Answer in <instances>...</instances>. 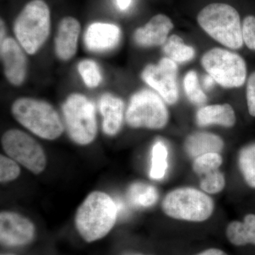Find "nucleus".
Returning <instances> with one entry per match:
<instances>
[{"instance_id":"9b49d317","label":"nucleus","mask_w":255,"mask_h":255,"mask_svg":"<svg viewBox=\"0 0 255 255\" xmlns=\"http://www.w3.org/2000/svg\"><path fill=\"white\" fill-rule=\"evenodd\" d=\"M35 228L29 220L10 211L0 214V240L1 244L9 247L26 246L31 243Z\"/></svg>"},{"instance_id":"bb28decb","label":"nucleus","mask_w":255,"mask_h":255,"mask_svg":"<svg viewBox=\"0 0 255 255\" xmlns=\"http://www.w3.org/2000/svg\"><path fill=\"white\" fill-rule=\"evenodd\" d=\"M78 71L85 85L90 88L99 86L102 78L100 68L95 61L84 60L78 65Z\"/></svg>"},{"instance_id":"423d86ee","label":"nucleus","mask_w":255,"mask_h":255,"mask_svg":"<svg viewBox=\"0 0 255 255\" xmlns=\"http://www.w3.org/2000/svg\"><path fill=\"white\" fill-rule=\"evenodd\" d=\"M65 126L70 137L80 145H87L95 140L97 132L95 107L84 95L73 94L63 106Z\"/></svg>"},{"instance_id":"5701e85b","label":"nucleus","mask_w":255,"mask_h":255,"mask_svg":"<svg viewBox=\"0 0 255 255\" xmlns=\"http://www.w3.org/2000/svg\"><path fill=\"white\" fill-rule=\"evenodd\" d=\"M164 52L168 58L175 63H183L194 58L195 50L191 46H186L183 40L177 35L169 37L164 46Z\"/></svg>"},{"instance_id":"4468645a","label":"nucleus","mask_w":255,"mask_h":255,"mask_svg":"<svg viewBox=\"0 0 255 255\" xmlns=\"http://www.w3.org/2000/svg\"><path fill=\"white\" fill-rule=\"evenodd\" d=\"M121 38V30L112 23H94L87 28L85 34V46L94 52L113 49Z\"/></svg>"},{"instance_id":"6e6552de","label":"nucleus","mask_w":255,"mask_h":255,"mask_svg":"<svg viewBox=\"0 0 255 255\" xmlns=\"http://www.w3.org/2000/svg\"><path fill=\"white\" fill-rule=\"evenodd\" d=\"M201 64L209 75L222 87H239L246 82V62L237 53L214 48L204 55Z\"/></svg>"},{"instance_id":"473e14b6","label":"nucleus","mask_w":255,"mask_h":255,"mask_svg":"<svg viewBox=\"0 0 255 255\" xmlns=\"http://www.w3.org/2000/svg\"><path fill=\"white\" fill-rule=\"evenodd\" d=\"M132 0H117V6L121 10H126L130 6Z\"/></svg>"},{"instance_id":"f03ea898","label":"nucleus","mask_w":255,"mask_h":255,"mask_svg":"<svg viewBox=\"0 0 255 255\" xmlns=\"http://www.w3.org/2000/svg\"><path fill=\"white\" fill-rule=\"evenodd\" d=\"M13 116L37 136L55 140L62 135L64 126L56 110L44 101L20 98L11 107Z\"/></svg>"},{"instance_id":"393cba45","label":"nucleus","mask_w":255,"mask_h":255,"mask_svg":"<svg viewBox=\"0 0 255 255\" xmlns=\"http://www.w3.org/2000/svg\"><path fill=\"white\" fill-rule=\"evenodd\" d=\"M186 95L190 102L196 105H203L207 101L205 94L201 89L199 79L196 72L189 71L184 80Z\"/></svg>"},{"instance_id":"a878e982","label":"nucleus","mask_w":255,"mask_h":255,"mask_svg":"<svg viewBox=\"0 0 255 255\" xmlns=\"http://www.w3.org/2000/svg\"><path fill=\"white\" fill-rule=\"evenodd\" d=\"M200 177L201 189L207 194H219L226 187V177L219 169Z\"/></svg>"},{"instance_id":"f257e3e1","label":"nucleus","mask_w":255,"mask_h":255,"mask_svg":"<svg viewBox=\"0 0 255 255\" xmlns=\"http://www.w3.org/2000/svg\"><path fill=\"white\" fill-rule=\"evenodd\" d=\"M119 207L108 194L93 191L78 208L75 226L81 237L92 243L105 237L117 222Z\"/></svg>"},{"instance_id":"f704fd0d","label":"nucleus","mask_w":255,"mask_h":255,"mask_svg":"<svg viewBox=\"0 0 255 255\" xmlns=\"http://www.w3.org/2000/svg\"><path fill=\"white\" fill-rule=\"evenodd\" d=\"M126 255H142V254H128Z\"/></svg>"},{"instance_id":"7c9ffc66","label":"nucleus","mask_w":255,"mask_h":255,"mask_svg":"<svg viewBox=\"0 0 255 255\" xmlns=\"http://www.w3.org/2000/svg\"><path fill=\"white\" fill-rule=\"evenodd\" d=\"M194 255H229L226 251L217 248H210Z\"/></svg>"},{"instance_id":"f8f14e48","label":"nucleus","mask_w":255,"mask_h":255,"mask_svg":"<svg viewBox=\"0 0 255 255\" xmlns=\"http://www.w3.org/2000/svg\"><path fill=\"white\" fill-rule=\"evenodd\" d=\"M1 58L5 76L12 85H21L26 75V58L23 48L11 38L1 42Z\"/></svg>"},{"instance_id":"aec40b11","label":"nucleus","mask_w":255,"mask_h":255,"mask_svg":"<svg viewBox=\"0 0 255 255\" xmlns=\"http://www.w3.org/2000/svg\"><path fill=\"white\" fill-rule=\"evenodd\" d=\"M128 199L132 206L137 208H148L155 205L159 194L154 186L144 182H135L128 189Z\"/></svg>"},{"instance_id":"72a5a7b5","label":"nucleus","mask_w":255,"mask_h":255,"mask_svg":"<svg viewBox=\"0 0 255 255\" xmlns=\"http://www.w3.org/2000/svg\"><path fill=\"white\" fill-rule=\"evenodd\" d=\"M5 27L4 23L3 22L2 20L1 21V42H2L5 39Z\"/></svg>"},{"instance_id":"412c9836","label":"nucleus","mask_w":255,"mask_h":255,"mask_svg":"<svg viewBox=\"0 0 255 255\" xmlns=\"http://www.w3.org/2000/svg\"><path fill=\"white\" fill-rule=\"evenodd\" d=\"M168 148L162 140H157L151 150L150 177L155 180H161L165 177L168 168Z\"/></svg>"},{"instance_id":"dca6fc26","label":"nucleus","mask_w":255,"mask_h":255,"mask_svg":"<svg viewBox=\"0 0 255 255\" xmlns=\"http://www.w3.org/2000/svg\"><path fill=\"white\" fill-rule=\"evenodd\" d=\"M100 110L103 117L104 132L110 136L118 133L123 123V100L110 94H105L101 97Z\"/></svg>"},{"instance_id":"39448f33","label":"nucleus","mask_w":255,"mask_h":255,"mask_svg":"<svg viewBox=\"0 0 255 255\" xmlns=\"http://www.w3.org/2000/svg\"><path fill=\"white\" fill-rule=\"evenodd\" d=\"M50 9L43 0H32L24 6L14 23L15 36L20 46L35 54L49 36Z\"/></svg>"},{"instance_id":"1a4fd4ad","label":"nucleus","mask_w":255,"mask_h":255,"mask_svg":"<svg viewBox=\"0 0 255 255\" xmlns=\"http://www.w3.org/2000/svg\"><path fill=\"white\" fill-rule=\"evenodd\" d=\"M3 149L11 159L33 174L41 173L46 167V157L40 144L21 130H9L1 137Z\"/></svg>"},{"instance_id":"b1692460","label":"nucleus","mask_w":255,"mask_h":255,"mask_svg":"<svg viewBox=\"0 0 255 255\" xmlns=\"http://www.w3.org/2000/svg\"><path fill=\"white\" fill-rule=\"evenodd\" d=\"M223 159L220 153L204 154L194 159L192 168L199 177L218 170L222 165Z\"/></svg>"},{"instance_id":"9d476101","label":"nucleus","mask_w":255,"mask_h":255,"mask_svg":"<svg viewBox=\"0 0 255 255\" xmlns=\"http://www.w3.org/2000/svg\"><path fill=\"white\" fill-rule=\"evenodd\" d=\"M177 66L173 60L164 58L158 65H149L142 73L146 83L158 92L164 102L174 105L178 100Z\"/></svg>"},{"instance_id":"a211bd4d","label":"nucleus","mask_w":255,"mask_h":255,"mask_svg":"<svg viewBox=\"0 0 255 255\" xmlns=\"http://www.w3.org/2000/svg\"><path fill=\"white\" fill-rule=\"evenodd\" d=\"M196 120L198 126L201 127L219 125L231 128L236 124V117L233 107L225 104L202 107L196 113Z\"/></svg>"},{"instance_id":"c756f323","label":"nucleus","mask_w":255,"mask_h":255,"mask_svg":"<svg viewBox=\"0 0 255 255\" xmlns=\"http://www.w3.org/2000/svg\"><path fill=\"white\" fill-rule=\"evenodd\" d=\"M246 95L248 112L252 117H255V73L248 79Z\"/></svg>"},{"instance_id":"2eb2a0df","label":"nucleus","mask_w":255,"mask_h":255,"mask_svg":"<svg viewBox=\"0 0 255 255\" xmlns=\"http://www.w3.org/2000/svg\"><path fill=\"white\" fill-rule=\"evenodd\" d=\"M81 26L76 18L67 16L60 21L55 41V53L62 60H68L75 55Z\"/></svg>"},{"instance_id":"2f4dec72","label":"nucleus","mask_w":255,"mask_h":255,"mask_svg":"<svg viewBox=\"0 0 255 255\" xmlns=\"http://www.w3.org/2000/svg\"><path fill=\"white\" fill-rule=\"evenodd\" d=\"M215 85V80L211 75H205L203 79V86L206 90H211L214 87Z\"/></svg>"},{"instance_id":"c9c22d12","label":"nucleus","mask_w":255,"mask_h":255,"mask_svg":"<svg viewBox=\"0 0 255 255\" xmlns=\"http://www.w3.org/2000/svg\"><path fill=\"white\" fill-rule=\"evenodd\" d=\"M1 255H11V254H3Z\"/></svg>"},{"instance_id":"cd10ccee","label":"nucleus","mask_w":255,"mask_h":255,"mask_svg":"<svg viewBox=\"0 0 255 255\" xmlns=\"http://www.w3.org/2000/svg\"><path fill=\"white\" fill-rule=\"evenodd\" d=\"M17 162L13 159L1 155L0 157V181L1 183L14 180L20 174Z\"/></svg>"},{"instance_id":"4be33fe9","label":"nucleus","mask_w":255,"mask_h":255,"mask_svg":"<svg viewBox=\"0 0 255 255\" xmlns=\"http://www.w3.org/2000/svg\"><path fill=\"white\" fill-rule=\"evenodd\" d=\"M238 164L243 180L248 187L255 189V142L241 149Z\"/></svg>"},{"instance_id":"ddd939ff","label":"nucleus","mask_w":255,"mask_h":255,"mask_svg":"<svg viewBox=\"0 0 255 255\" xmlns=\"http://www.w3.org/2000/svg\"><path fill=\"white\" fill-rule=\"evenodd\" d=\"M173 27L168 16L155 15L143 27L137 28L134 33V40L140 46H161L167 41V36Z\"/></svg>"},{"instance_id":"7ed1b4c3","label":"nucleus","mask_w":255,"mask_h":255,"mask_svg":"<svg viewBox=\"0 0 255 255\" xmlns=\"http://www.w3.org/2000/svg\"><path fill=\"white\" fill-rule=\"evenodd\" d=\"M203 29L221 44L231 49H239L243 45L241 18L231 5L214 3L207 5L197 16Z\"/></svg>"},{"instance_id":"20e7f679","label":"nucleus","mask_w":255,"mask_h":255,"mask_svg":"<svg viewBox=\"0 0 255 255\" xmlns=\"http://www.w3.org/2000/svg\"><path fill=\"white\" fill-rule=\"evenodd\" d=\"M164 214L178 221L201 223L214 212V201L202 190L193 187H180L169 191L162 203Z\"/></svg>"},{"instance_id":"0eeeda50","label":"nucleus","mask_w":255,"mask_h":255,"mask_svg":"<svg viewBox=\"0 0 255 255\" xmlns=\"http://www.w3.org/2000/svg\"><path fill=\"white\" fill-rule=\"evenodd\" d=\"M126 120L130 127L135 128H163L168 122V111L157 94L150 90H142L130 99Z\"/></svg>"},{"instance_id":"c85d7f7f","label":"nucleus","mask_w":255,"mask_h":255,"mask_svg":"<svg viewBox=\"0 0 255 255\" xmlns=\"http://www.w3.org/2000/svg\"><path fill=\"white\" fill-rule=\"evenodd\" d=\"M243 41L251 50H255V16H248L243 21Z\"/></svg>"},{"instance_id":"6ab92c4d","label":"nucleus","mask_w":255,"mask_h":255,"mask_svg":"<svg viewBox=\"0 0 255 255\" xmlns=\"http://www.w3.org/2000/svg\"><path fill=\"white\" fill-rule=\"evenodd\" d=\"M226 237L233 246L255 247V214H248L243 221H233L226 228Z\"/></svg>"},{"instance_id":"f3484780","label":"nucleus","mask_w":255,"mask_h":255,"mask_svg":"<svg viewBox=\"0 0 255 255\" xmlns=\"http://www.w3.org/2000/svg\"><path fill=\"white\" fill-rule=\"evenodd\" d=\"M224 142L219 135L208 132H197L186 139L184 148L189 157L196 158L204 154L220 153Z\"/></svg>"}]
</instances>
